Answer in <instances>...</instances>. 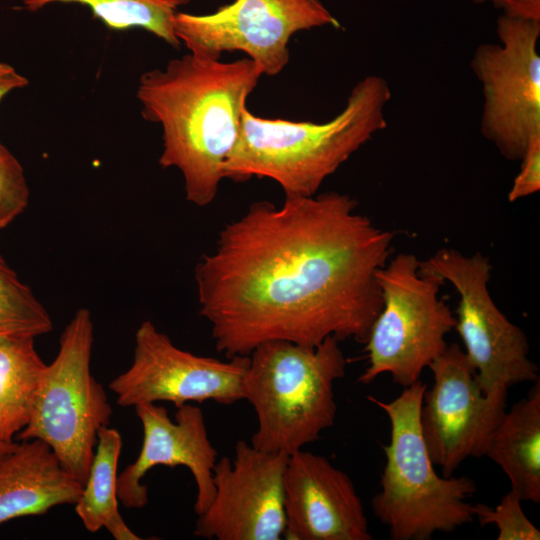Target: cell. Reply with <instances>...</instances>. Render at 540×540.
Masks as SVG:
<instances>
[{"mask_svg":"<svg viewBox=\"0 0 540 540\" xmlns=\"http://www.w3.org/2000/svg\"><path fill=\"white\" fill-rule=\"evenodd\" d=\"M29 85V80L12 65L0 61V103L10 93Z\"/></svg>","mask_w":540,"mask_h":540,"instance_id":"obj_26","label":"cell"},{"mask_svg":"<svg viewBox=\"0 0 540 540\" xmlns=\"http://www.w3.org/2000/svg\"><path fill=\"white\" fill-rule=\"evenodd\" d=\"M134 408L143 428V442L136 460L118 475V499L127 508H142L148 503V487L142 483L148 471L159 465L185 466L196 483L195 513H204L215 494L213 470L218 453L202 410L186 403L177 408L172 421L167 409L156 403Z\"/></svg>","mask_w":540,"mask_h":540,"instance_id":"obj_14","label":"cell"},{"mask_svg":"<svg viewBox=\"0 0 540 540\" xmlns=\"http://www.w3.org/2000/svg\"><path fill=\"white\" fill-rule=\"evenodd\" d=\"M483 456L508 477L521 501L540 503V380L506 410L491 432Z\"/></svg>","mask_w":540,"mask_h":540,"instance_id":"obj_17","label":"cell"},{"mask_svg":"<svg viewBox=\"0 0 540 540\" xmlns=\"http://www.w3.org/2000/svg\"><path fill=\"white\" fill-rule=\"evenodd\" d=\"M15 445L16 442L7 443L0 440V459L10 452Z\"/></svg>","mask_w":540,"mask_h":540,"instance_id":"obj_27","label":"cell"},{"mask_svg":"<svg viewBox=\"0 0 540 540\" xmlns=\"http://www.w3.org/2000/svg\"><path fill=\"white\" fill-rule=\"evenodd\" d=\"M431 388L423 394L420 428L428 453L444 477L469 457H482L486 442L506 411L507 393L485 394L457 343L428 366Z\"/></svg>","mask_w":540,"mask_h":540,"instance_id":"obj_12","label":"cell"},{"mask_svg":"<svg viewBox=\"0 0 540 540\" xmlns=\"http://www.w3.org/2000/svg\"><path fill=\"white\" fill-rule=\"evenodd\" d=\"M52 329L46 308L0 256V337L35 338Z\"/></svg>","mask_w":540,"mask_h":540,"instance_id":"obj_21","label":"cell"},{"mask_svg":"<svg viewBox=\"0 0 540 540\" xmlns=\"http://www.w3.org/2000/svg\"><path fill=\"white\" fill-rule=\"evenodd\" d=\"M248 364L249 356L224 361L184 351L146 320L136 330L131 365L109 388L122 407L165 401L178 408L208 400L230 405L244 400Z\"/></svg>","mask_w":540,"mask_h":540,"instance_id":"obj_11","label":"cell"},{"mask_svg":"<svg viewBox=\"0 0 540 540\" xmlns=\"http://www.w3.org/2000/svg\"><path fill=\"white\" fill-rule=\"evenodd\" d=\"M287 540H371L361 498L350 477L324 456L298 450L284 473Z\"/></svg>","mask_w":540,"mask_h":540,"instance_id":"obj_15","label":"cell"},{"mask_svg":"<svg viewBox=\"0 0 540 540\" xmlns=\"http://www.w3.org/2000/svg\"><path fill=\"white\" fill-rule=\"evenodd\" d=\"M500 43L480 44L471 69L484 95L481 132L508 160H521L540 135V22L500 16Z\"/></svg>","mask_w":540,"mask_h":540,"instance_id":"obj_9","label":"cell"},{"mask_svg":"<svg viewBox=\"0 0 540 540\" xmlns=\"http://www.w3.org/2000/svg\"><path fill=\"white\" fill-rule=\"evenodd\" d=\"M391 96L386 79L369 75L352 88L344 109L324 123L261 118L245 107L223 176L238 182L270 178L285 196H313L327 177L386 128L384 111Z\"/></svg>","mask_w":540,"mask_h":540,"instance_id":"obj_3","label":"cell"},{"mask_svg":"<svg viewBox=\"0 0 540 540\" xmlns=\"http://www.w3.org/2000/svg\"><path fill=\"white\" fill-rule=\"evenodd\" d=\"M82 484L41 440L16 442L0 459V524L74 505Z\"/></svg>","mask_w":540,"mask_h":540,"instance_id":"obj_16","label":"cell"},{"mask_svg":"<svg viewBox=\"0 0 540 540\" xmlns=\"http://www.w3.org/2000/svg\"><path fill=\"white\" fill-rule=\"evenodd\" d=\"M190 0H21L23 8L38 12L48 5L79 4L112 30L143 29L178 48L173 22L181 6Z\"/></svg>","mask_w":540,"mask_h":540,"instance_id":"obj_20","label":"cell"},{"mask_svg":"<svg viewBox=\"0 0 540 540\" xmlns=\"http://www.w3.org/2000/svg\"><path fill=\"white\" fill-rule=\"evenodd\" d=\"M339 341L329 336L316 346H305L274 340L248 355L243 391L258 420L254 447L291 455L333 426L334 385L345 376L347 365Z\"/></svg>","mask_w":540,"mask_h":540,"instance_id":"obj_4","label":"cell"},{"mask_svg":"<svg viewBox=\"0 0 540 540\" xmlns=\"http://www.w3.org/2000/svg\"><path fill=\"white\" fill-rule=\"evenodd\" d=\"M324 26L340 24L320 0H234L210 14L178 11L173 22L190 53L218 60L224 52L241 51L268 76L288 64L295 33Z\"/></svg>","mask_w":540,"mask_h":540,"instance_id":"obj_10","label":"cell"},{"mask_svg":"<svg viewBox=\"0 0 540 540\" xmlns=\"http://www.w3.org/2000/svg\"><path fill=\"white\" fill-rule=\"evenodd\" d=\"M521 161L520 172L508 193L511 203L540 190V135L530 141Z\"/></svg>","mask_w":540,"mask_h":540,"instance_id":"obj_24","label":"cell"},{"mask_svg":"<svg viewBox=\"0 0 540 540\" xmlns=\"http://www.w3.org/2000/svg\"><path fill=\"white\" fill-rule=\"evenodd\" d=\"M477 4L491 3L503 15L515 19L540 22V0H474Z\"/></svg>","mask_w":540,"mask_h":540,"instance_id":"obj_25","label":"cell"},{"mask_svg":"<svg viewBox=\"0 0 540 540\" xmlns=\"http://www.w3.org/2000/svg\"><path fill=\"white\" fill-rule=\"evenodd\" d=\"M376 278L382 306L364 342L369 364L358 380L368 385L388 373L405 388L445 351L455 316L439 297L446 283L412 253L389 259Z\"/></svg>","mask_w":540,"mask_h":540,"instance_id":"obj_7","label":"cell"},{"mask_svg":"<svg viewBox=\"0 0 540 540\" xmlns=\"http://www.w3.org/2000/svg\"><path fill=\"white\" fill-rule=\"evenodd\" d=\"M29 199L30 190L21 163L0 142V230L25 211Z\"/></svg>","mask_w":540,"mask_h":540,"instance_id":"obj_23","label":"cell"},{"mask_svg":"<svg viewBox=\"0 0 540 540\" xmlns=\"http://www.w3.org/2000/svg\"><path fill=\"white\" fill-rule=\"evenodd\" d=\"M521 502L517 494L510 490L495 508L477 503L473 505L472 512L481 526H496L498 540H539L540 532L526 517Z\"/></svg>","mask_w":540,"mask_h":540,"instance_id":"obj_22","label":"cell"},{"mask_svg":"<svg viewBox=\"0 0 540 540\" xmlns=\"http://www.w3.org/2000/svg\"><path fill=\"white\" fill-rule=\"evenodd\" d=\"M94 325L91 312L77 310L47 364L26 427L17 439L46 443L82 485L94 456L98 432L109 426L112 407L91 373Z\"/></svg>","mask_w":540,"mask_h":540,"instance_id":"obj_6","label":"cell"},{"mask_svg":"<svg viewBox=\"0 0 540 540\" xmlns=\"http://www.w3.org/2000/svg\"><path fill=\"white\" fill-rule=\"evenodd\" d=\"M262 75L248 57L222 62L189 52L140 76L141 114L162 130L159 164L181 172L186 199L196 206L215 199L246 101Z\"/></svg>","mask_w":540,"mask_h":540,"instance_id":"obj_2","label":"cell"},{"mask_svg":"<svg viewBox=\"0 0 540 540\" xmlns=\"http://www.w3.org/2000/svg\"><path fill=\"white\" fill-rule=\"evenodd\" d=\"M420 266L457 291L454 329L485 394L507 393L514 385L539 379L538 368L528 356L525 333L500 311L490 295L492 266L486 256L441 248L420 261Z\"/></svg>","mask_w":540,"mask_h":540,"instance_id":"obj_8","label":"cell"},{"mask_svg":"<svg viewBox=\"0 0 540 540\" xmlns=\"http://www.w3.org/2000/svg\"><path fill=\"white\" fill-rule=\"evenodd\" d=\"M426 388L418 380L390 402L368 397L391 425L390 442L383 447L381 490L371 507L392 540H427L474 521L473 505L466 499L477 491L475 482L465 476H440L428 453L420 428Z\"/></svg>","mask_w":540,"mask_h":540,"instance_id":"obj_5","label":"cell"},{"mask_svg":"<svg viewBox=\"0 0 540 540\" xmlns=\"http://www.w3.org/2000/svg\"><path fill=\"white\" fill-rule=\"evenodd\" d=\"M288 458L237 441L234 459L222 457L214 466V498L198 515L194 535L216 540L281 539Z\"/></svg>","mask_w":540,"mask_h":540,"instance_id":"obj_13","label":"cell"},{"mask_svg":"<svg viewBox=\"0 0 540 540\" xmlns=\"http://www.w3.org/2000/svg\"><path fill=\"white\" fill-rule=\"evenodd\" d=\"M350 195L253 203L221 231L195 268L200 314L216 349L248 356L274 340L316 346L329 336L364 343L381 306L377 271L394 233Z\"/></svg>","mask_w":540,"mask_h":540,"instance_id":"obj_1","label":"cell"},{"mask_svg":"<svg viewBox=\"0 0 540 540\" xmlns=\"http://www.w3.org/2000/svg\"><path fill=\"white\" fill-rule=\"evenodd\" d=\"M120 433L101 428L87 477L76 501L75 511L91 533L106 529L116 540H140L124 521L118 508V461L122 450Z\"/></svg>","mask_w":540,"mask_h":540,"instance_id":"obj_18","label":"cell"},{"mask_svg":"<svg viewBox=\"0 0 540 540\" xmlns=\"http://www.w3.org/2000/svg\"><path fill=\"white\" fill-rule=\"evenodd\" d=\"M33 337H0V440L14 442L27 425L47 364Z\"/></svg>","mask_w":540,"mask_h":540,"instance_id":"obj_19","label":"cell"}]
</instances>
